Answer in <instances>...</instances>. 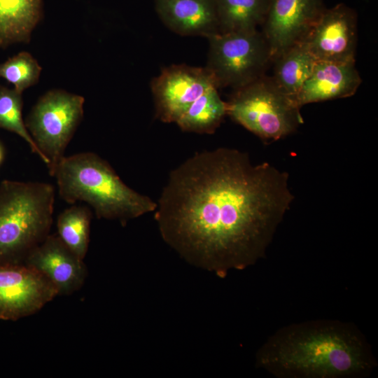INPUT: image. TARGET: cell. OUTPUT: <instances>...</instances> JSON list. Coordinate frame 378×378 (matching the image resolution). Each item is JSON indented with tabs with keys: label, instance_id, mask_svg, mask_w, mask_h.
Returning a JSON list of instances; mask_svg holds the SVG:
<instances>
[{
	"label": "cell",
	"instance_id": "cell-20",
	"mask_svg": "<svg viewBox=\"0 0 378 378\" xmlns=\"http://www.w3.org/2000/svg\"><path fill=\"white\" fill-rule=\"evenodd\" d=\"M22 93L0 85V128L23 139L31 151L43 161V156L29 134L22 118Z\"/></svg>",
	"mask_w": 378,
	"mask_h": 378
},
{
	"label": "cell",
	"instance_id": "cell-22",
	"mask_svg": "<svg viewBox=\"0 0 378 378\" xmlns=\"http://www.w3.org/2000/svg\"><path fill=\"white\" fill-rule=\"evenodd\" d=\"M4 158V149L2 144L0 143V164L2 163Z\"/></svg>",
	"mask_w": 378,
	"mask_h": 378
},
{
	"label": "cell",
	"instance_id": "cell-11",
	"mask_svg": "<svg viewBox=\"0 0 378 378\" xmlns=\"http://www.w3.org/2000/svg\"><path fill=\"white\" fill-rule=\"evenodd\" d=\"M302 42L317 61L355 62L356 12L344 4L325 8Z\"/></svg>",
	"mask_w": 378,
	"mask_h": 378
},
{
	"label": "cell",
	"instance_id": "cell-13",
	"mask_svg": "<svg viewBox=\"0 0 378 378\" xmlns=\"http://www.w3.org/2000/svg\"><path fill=\"white\" fill-rule=\"evenodd\" d=\"M361 83L355 62L316 61L295 100L302 108L308 104L349 97Z\"/></svg>",
	"mask_w": 378,
	"mask_h": 378
},
{
	"label": "cell",
	"instance_id": "cell-8",
	"mask_svg": "<svg viewBox=\"0 0 378 378\" xmlns=\"http://www.w3.org/2000/svg\"><path fill=\"white\" fill-rule=\"evenodd\" d=\"M155 116L165 123L175 122L188 107L216 84L204 67L172 64L151 81Z\"/></svg>",
	"mask_w": 378,
	"mask_h": 378
},
{
	"label": "cell",
	"instance_id": "cell-3",
	"mask_svg": "<svg viewBox=\"0 0 378 378\" xmlns=\"http://www.w3.org/2000/svg\"><path fill=\"white\" fill-rule=\"evenodd\" d=\"M261 362L287 373L320 378L352 374L368 364L359 341L331 327L290 332L262 354Z\"/></svg>",
	"mask_w": 378,
	"mask_h": 378
},
{
	"label": "cell",
	"instance_id": "cell-17",
	"mask_svg": "<svg viewBox=\"0 0 378 378\" xmlns=\"http://www.w3.org/2000/svg\"><path fill=\"white\" fill-rule=\"evenodd\" d=\"M227 115V102L213 87L198 97L176 122L183 132L211 134Z\"/></svg>",
	"mask_w": 378,
	"mask_h": 378
},
{
	"label": "cell",
	"instance_id": "cell-18",
	"mask_svg": "<svg viewBox=\"0 0 378 378\" xmlns=\"http://www.w3.org/2000/svg\"><path fill=\"white\" fill-rule=\"evenodd\" d=\"M270 0H215L219 32L257 30L265 20Z\"/></svg>",
	"mask_w": 378,
	"mask_h": 378
},
{
	"label": "cell",
	"instance_id": "cell-1",
	"mask_svg": "<svg viewBox=\"0 0 378 378\" xmlns=\"http://www.w3.org/2000/svg\"><path fill=\"white\" fill-rule=\"evenodd\" d=\"M293 200L286 172L222 147L170 172L154 217L181 258L223 277L263 255Z\"/></svg>",
	"mask_w": 378,
	"mask_h": 378
},
{
	"label": "cell",
	"instance_id": "cell-6",
	"mask_svg": "<svg viewBox=\"0 0 378 378\" xmlns=\"http://www.w3.org/2000/svg\"><path fill=\"white\" fill-rule=\"evenodd\" d=\"M84 103L83 96L52 89L38 99L27 117L26 127L52 176L83 119Z\"/></svg>",
	"mask_w": 378,
	"mask_h": 378
},
{
	"label": "cell",
	"instance_id": "cell-10",
	"mask_svg": "<svg viewBox=\"0 0 378 378\" xmlns=\"http://www.w3.org/2000/svg\"><path fill=\"white\" fill-rule=\"evenodd\" d=\"M325 8L323 0H270L261 32L272 59L302 42Z\"/></svg>",
	"mask_w": 378,
	"mask_h": 378
},
{
	"label": "cell",
	"instance_id": "cell-21",
	"mask_svg": "<svg viewBox=\"0 0 378 378\" xmlns=\"http://www.w3.org/2000/svg\"><path fill=\"white\" fill-rule=\"evenodd\" d=\"M41 71L38 61L27 51H21L0 63V78L13 84L21 93L38 83Z\"/></svg>",
	"mask_w": 378,
	"mask_h": 378
},
{
	"label": "cell",
	"instance_id": "cell-15",
	"mask_svg": "<svg viewBox=\"0 0 378 378\" xmlns=\"http://www.w3.org/2000/svg\"><path fill=\"white\" fill-rule=\"evenodd\" d=\"M43 14V0H0V48L28 43Z\"/></svg>",
	"mask_w": 378,
	"mask_h": 378
},
{
	"label": "cell",
	"instance_id": "cell-7",
	"mask_svg": "<svg viewBox=\"0 0 378 378\" xmlns=\"http://www.w3.org/2000/svg\"><path fill=\"white\" fill-rule=\"evenodd\" d=\"M205 67L217 88H241L265 75L272 62L269 46L257 30L216 33L209 36Z\"/></svg>",
	"mask_w": 378,
	"mask_h": 378
},
{
	"label": "cell",
	"instance_id": "cell-5",
	"mask_svg": "<svg viewBox=\"0 0 378 378\" xmlns=\"http://www.w3.org/2000/svg\"><path fill=\"white\" fill-rule=\"evenodd\" d=\"M226 102L227 115L266 142L290 135L304 122L301 108L265 75L234 90Z\"/></svg>",
	"mask_w": 378,
	"mask_h": 378
},
{
	"label": "cell",
	"instance_id": "cell-2",
	"mask_svg": "<svg viewBox=\"0 0 378 378\" xmlns=\"http://www.w3.org/2000/svg\"><path fill=\"white\" fill-rule=\"evenodd\" d=\"M53 176L62 200L87 203L99 218L125 224L157 208V202L127 186L109 163L94 153L64 156Z\"/></svg>",
	"mask_w": 378,
	"mask_h": 378
},
{
	"label": "cell",
	"instance_id": "cell-9",
	"mask_svg": "<svg viewBox=\"0 0 378 378\" xmlns=\"http://www.w3.org/2000/svg\"><path fill=\"white\" fill-rule=\"evenodd\" d=\"M57 295L52 284L33 268L24 264L0 265V319L31 316Z\"/></svg>",
	"mask_w": 378,
	"mask_h": 378
},
{
	"label": "cell",
	"instance_id": "cell-19",
	"mask_svg": "<svg viewBox=\"0 0 378 378\" xmlns=\"http://www.w3.org/2000/svg\"><path fill=\"white\" fill-rule=\"evenodd\" d=\"M92 212L84 205L64 210L57 217V236L76 255L84 259L88 252Z\"/></svg>",
	"mask_w": 378,
	"mask_h": 378
},
{
	"label": "cell",
	"instance_id": "cell-14",
	"mask_svg": "<svg viewBox=\"0 0 378 378\" xmlns=\"http://www.w3.org/2000/svg\"><path fill=\"white\" fill-rule=\"evenodd\" d=\"M155 9L177 34L208 38L219 32L215 0H155Z\"/></svg>",
	"mask_w": 378,
	"mask_h": 378
},
{
	"label": "cell",
	"instance_id": "cell-16",
	"mask_svg": "<svg viewBox=\"0 0 378 378\" xmlns=\"http://www.w3.org/2000/svg\"><path fill=\"white\" fill-rule=\"evenodd\" d=\"M316 61L306 45L300 42L290 47L272 60L274 69L272 78L283 92L295 100L302 86L311 75Z\"/></svg>",
	"mask_w": 378,
	"mask_h": 378
},
{
	"label": "cell",
	"instance_id": "cell-12",
	"mask_svg": "<svg viewBox=\"0 0 378 378\" xmlns=\"http://www.w3.org/2000/svg\"><path fill=\"white\" fill-rule=\"evenodd\" d=\"M24 264L45 276L58 295H69L78 290L88 276L83 260L55 234H49L27 256Z\"/></svg>",
	"mask_w": 378,
	"mask_h": 378
},
{
	"label": "cell",
	"instance_id": "cell-4",
	"mask_svg": "<svg viewBox=\"0 0 378 378\" xmlns=\"http://www.w3.org/2000/svg\"><path fill=\"white\" fill-rule=\"evenodd\" d=\"M54 187L6 180L0 184V265L24 264L49 235Z\"/></svg>",
	"mask_w": 378,
	"mask_h": 378
}]
</instances>
